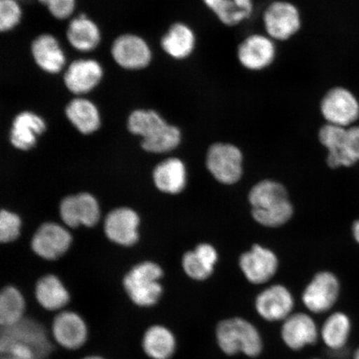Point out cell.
<instances>
[{
    "mask_svg": "<svg viewBox=\"0 0 359 359\" xmlns=\"http://www.w3.org/2000/svg\"><path fill=\"white\" fill-rule=\"evenodd\" d=\"M217 347L226 356L242 354L257 358L264 351L262 332L252 322L242 317H231L219 321L215 329Z\"/></svg>",
    "mask_w": 359,
    "mask_h": 359,
    "instance_id": "cell-1",
    "label": "cell"
},
{
    "mask_svg": "<svg viewBox=\"0 0 359 359\" xmlns=\"http://www.w3.org/2000/svg\"><path fill=\"white\" fill-rule=\"evenodd\" d=\"M130 133L142 137V147L147 151L164 154L181 142V132L170 125L154 110H135L128 121Z\"/></svg>",
    "mask_w": 359,
    "mask_h": 359,
    "instance_id": "cell-2",
    "label": "cell"
},
{
    "mask_svg": "<svg viewBox=\"0 0 359 359\" xmlns=\"http://www.w3.org/2000/svg\"><path fill=\"white\" fill-rule=\"evenodd\" d=\"M249 201L254 219L264 226H279L293 212L284 186L271 180L257 184L250 192Z\"/></svg>",
    "mask_w": 359,
    "mask_h": 359,
    "instance_id": "cell-3",
    "label": "cell"
},
{
    "mask_svg": "<svg viewBox=\"0 0 359 359\" xmlns=\"http://www.w3.org/2000/svg\"><path fill=\"white\" fill-rule=\"evenodd\" d=\"M163 269L154 262H146L133 267L123 280L128 298L138 307L148 308L158 303L163 294L159 280Z\"/></svg>",
    "mask_w": 359,
    "mask_h": 359,
    "instance_id": "cell-4",
    "label": "cell"
},
{
    "mask_svg": "<svg viewBox=\"0 0 359 359\" xmlns=\"http://www.w3.org/2000/svg\"><path fill=\"white\" fill-rule=\"evenodd\" d=\"M318 136L329 151L327 163L331 168L350 167L359 161V127L346 129L327 124Z\"/></svg>",
    "mask_w": 359,
    "mask_h": 359,
    "instance_id": "cell-5",
    "label": "cell"
},
{
    "mask_svg": "<svg viewBox=\"0 0 359 359\" xmlns=\"http://www.w3.org/2000/svg\"><path fill=\"white\" fill-rule=\"evenodd\" d=\"M49 334L40 323L25 317L15 325L1 327L0 343L25 344L34 350L38 359H47L53 351Z\"/></svg>",
    "mask_w": 359,
    "mask_h": 359,
    "instance_id": "cell-6",
    "label": "cell"
},
{
    "mask_svg": "<svg viewBox=\"0 0 359 359\" xmlns=\"http://www.w3.org/2000/svg\"><path fill=\"white\" fill-rule=\"evenodd\" d=\"M49 333L57 346L67 351L82 348L89 339L87 322L79 313L70 311H62L56 314Z\"/></svg>",
    "mask_w": 359,
    "mask_h": 359,
    "instance_id": "cell-7",
    "label": "cell"
},
{
    "mask_svg": "<svg viewBox=\"0 0 359 359\" xmlns=\"http://www.w3.org/2000/svg\"><path fill=\"white\" fill-rule=\"evenodd\" d=\"M243 156L239 148L227 143H215L206 156L209 172L219 182L232 185L242 176Z\"/></svg>",
    "mask_w": 359,
    "mask_h": 359,
    "instance_id": "cell-8",
    "label": "cell"
},
{
    "mask_svg": "<svg viewBox=\"0 0 359 359\" xmlns=\"http://www.w3.org/2000/svg\"><path fill=\"white\" fill-rule=\"evenodd\" d=\"M280 339L291 351L313 346L320 339V326L311 313L296 312L281 323Z\"/></svg>",
    "mask_w": 359,
    "mask_h": 359,
    "instance_id": "cell-9",
    "label": "cell"
},
{
    "mask_svg": "<svg viewBox=\"0 0 359 359\" xmlns=\"http://www.w3.org/2000/svg\"><path fill=\"white\" fill-rule=\"evenodd\" d=\"M340 286L333 273H317L304 289L302 302L307 311L313 314L329 312L339 299Z\"/></svg>",
    "mask_w": 359,
    "mask_h": 359,
    "instance_id": "cell-10",
    "label": "cell"
},
{
    "mask_svg": "<svg viewBox=\"0 0 359 359\" xmlns=\"http://www.w3.org/2000/svg\"><path fill=\"white\" fill-rule=\"evenodd\" d=\"M294 299L285 286L275 285L260 292L255 298V309L263 320L282 323L294 313Z\"/></svg>",
    "mask_w": 359,
    "mask_h": 359,
    "instance_id": "cell-11",
    "label": "cell"
},
{
    "mask_svg": "<svg viewBox=\"0 0 359 359\" xmlns=\"http://www.w3.org/2000/svg\"><path fill=\"white\" fill-rule=\"evenodd\" d=\"M321 111L329 124L346 128L359 118V103L348 90L335 88L323 98Z\"/></svg>",
    "mask_w": 359,
    "mask_h": 359,
    "instance_id": "cell-12",
    "label": "cell"
},
{
    "mask_svg": "<svg viewBox=\"0 0 359 359\" xmlns=\"http://www.w3.org/2000/svg\"><path fill=\"white\" fill-rule=\"evenodd\" d=\"M111 55L116 64L128 70L144 69L151 60L149 46L134 34H123L116 39L111 46Z\"/></svg>",
    "mask_w": 359,
    "mask_h": 359,
    "instance_id": "cell-13",
    "label": "cell"
},
{
    "mask_svg": "<svg viewBox=\"0 0 359 359\" xmlns=\"http://www.w3.org/2000/svg\"><path fill=\"white\" fill-rule=\"evenodd\" d=\"M60 215L62 222L69 227L93 226L100 217L97 201L88 193L66 197L61 202Z\"/></svg>",
    "mask_w": 359,
    "mask_h": 359,
    "instance_id": "cell-14",
    "label": "cell"
},
{
    "mask_svg": "<svg viewBox=\"0 0 359 359\" xmlns=\"http://www.w3.org/2000/svg\"><path fill=\"white\" fill-rule=\"evenodd\" d=\"M240 266L247 280L254 285H262L275 276L278 259L271 250L255 245L241 255Z\"/></svg>",
    "mask_w": 359,
    "mask_h": 359,
    "instance_id": "cell-15",
    "label": "cell"
},
{
    "mask_svg": "<svg viewBox=\"0 0 359 359\" xmlns=\"http://www.w3.org/2000/svg\"><path fill=\"white\" fill-rule=\"evenodd\" d=\"M72 236L65 228L56 223H45L33 237L32 249L45 259H56L69 250Z\"/></svg>",
    "mask_w": 359,
    "mask_h": 359,
    "instance_id": "cell-16",
    "label": "cell"
},
{
    "mask_svg": "<svg viewBox=\"0 0 359 359\" xmlns=\"http://www.w3.org/2000/svg\"><path fill=\"white\" fill-rule=\"evenodd\" d=\"M269 36L279 40L291 37L299 29V13L293 4L276 2L269 6L264 15Z\"/></svg>",
    "mask_w": 359,
    "mask_h": 359,
    "instance_id": "cell-17",
    "label": "cell"
},
{
    "mask_svg": "<svg viewBox=\"0 0 359 359\" xmlns=\"http://www.w3.org/2000/svg\"><path fill=\"white\" fill-rule=\"evenodd\" d=\"M139 222L138 215L132 209L123 208L112 210L105 219L106 236L116 244L133 245L138 240Z\"/></svg>",
    "mask_w": 359,
    "mask_h": 359,
    "instance_id": "cell-18",
    "label": "cell"
},
{
    "mask_svg": "<svg viewBox=\"0 0 359 359\" xmlns=\"http://www.w3.org/2000/svg\"><path fill=\"white\" fill-rule=\"evenodd\" d=\"M103 75L100 62L93 60H79L67 67L64 81L65 86L76 95L91 92L101 82Z\"/></svg>",
    "mask_w": 359,
    "mask_h": 359,
    "instance_id": "cell-19",
    "label": "cell"
},
{
    "mask_svg": "<svg viewBox=\"0 0 359 359\" xmlns=\"http://www.w3.org/2000/svg\"><path fill=\"white\" fill-rule=\"evenodd\" d=\"M141 347L149 359H172L177 351V338L169 327L152 325L143 333Z\"/></svg>",
    "mask_w": 359,
    "mask_h": 359,
    "instance_id": "cell-20",
    "label": "cell"
},
{
    "mask_svg": "<svg viewBox=\"0 0 359 359\" xmlns=\"http://www.w3.org/2000/svg\"><path fill=\"white\" fill-rule=\"evenodd\" d=\"M46 130V123L41 116L34 112H20L13 121L11 131L12 145L21 151L34 147L37 138Z\"/></svg>",
    "mask_w": 359,
    "mask_h": 359,
    "instance_id": "cell-21",
    "label": "cell"
},
{
    "mask_svg": "<svg viewBox=\"0 0 359 359\" xmlns=\"http://www.w3.org/2000/svg\"><path fill=\"white\" fill-rule=\"evenodd\" d=\"M275 45L264 36L252 35L241 44L238 56L242 65L259 70L271 64L275 57Z\"/></svg>",
    "mask_w": 359,
    "mask_h": 359,
    "instance_id": "cell-22",
    "label": "cell"
},
{
    "mask_svg": "<svg viewBox=\"0 0 359 359\" xmlns=\"http://www.w3.org/2000/svg\"><path fill=\"white\" fill-rule=\"evenodd\" d=\"M352 321L344 312L330 314L320 326V339L332 352L342 351L352 334Z\"/></svg>",
    "mask_w": 359,
    "mask_h": 359,
    "instance_id": "cell-23",
    "label": "cell"
},
{
    "mask_svg": "<svg viewBox=\"0 0 359 359\" xmlns=\"http://www.w3.org/2000/svg\"><path fill=\"white\" fill-rule=\"evenodd\" d=\"M34 60L40 69L55 74L64 69L66 57L57 40L51 34H42L36 38L31 46Z\"/></svg>",
    "mask_w": 359,
    "mask_h": 359,
    "instance_id": "cell-24",
    "label": "cell"
},
{
    "mask_svg": "<svg viewBox=\"0 0 359 359\" xmlns=\"http://www.w3.org/2000/svg\"><path fill=\"white\" fill-rule=\"evenodd\" d=\"M35 298L40 306L50 312L61 311L70 302V294L57 277L43 276L35 286Z\"/></svg>",
    "mask_w": 359,
    "mask_h": 359,
    "instance_id": "cell-25",
    "label": "cell"
},
{
    "mask_svg": "<svg viewBox=\"0 0 359 359\" xmlns=\"http://www.w3.org/2000/svg\"><path fill=\"white\" fill-rule=\"evenodd\" d=\"M218 255L212 245L201 244L194 251H188L182 258L187 275L195 280H205L212 275Z\"/></svg>",
    "mask_w": 359,
    "mask_h": 359,
    "instance_id": "cell-26",
    "label": "cell"
},
{
    "mask_svg": "<svg viewBox=\"0 0 359 359\" xmlns=\"http://www.w3.org/2000/svg\"><path fill=\"white\" fill-rule=\"evenodd\" d=\"M155 185L161 191L178 194L187 185L185 165L178 158H170L156 165L154 172Z\"/></svg>",
    "mask_w": 359,
    "mask_h": 359,
    "instance_id": "cell-27",
    "label": "cell"
},
{
    "mask_svg": "<svg viewBox=\"0 0 359 359\" xmlns=\"http://www.w3.org/2000/svg\"><path fill=\"white\" fill-rule=\"evenodd\" d=\"M67 118L83 134L95 133L100 128V111L93 102L85 98H75L67 105Z\"/></svg>",
    "mask_w": 359,
    "mask_h": 359,
    "instance_id": "cell-28",
    "label": "cell"
},
{
    "mask_svg": "<svg viewBox=\"0 0 359 359\" xmlns=\"http://www.w3.org/2000/svg\"><path fill=\"white\" fill-rule=\"evenodd\" d=\"M67 38L72 46L77 50L89 52L100 44L101 34L95 22L82 15L70 22L67 30Z\"/></svg>",
    "mask_w": 359,
    "mask_h": 359,
    "instance_id": "cell-29",
    "label": "cell"
},
{
    "mask_svg": "<svg viewBox=\"0 0 359 359\" xmlns=\"http://www.w3.org/2000/svg\"><path fill=\"white\" fill-rule=\"evenodd\" d=\"M161 46L170 57L183 60L189 56L194 48V34L185 25H174L161 39Z\"/></svg>",
    "mask_w": 359,
    "mask_h": 359,
    "instance_id": "cell-30",
    "label": "cell"
},
{
    "mask_svg": "<svg viewBox=\"0 0 359 359\" xmlns=\"http://www.w3.org/2000/svg\"><path fill=\"white\" fill-rule=\"evenodd\" d=\"M26 302L21 292L13 286H7L0 294V325H15L25 318Z\"/></svg>",
    "mask_w": 359,
    "mask_h": 359,
    "instance_id": "cell-31",
    "label": "cell"
},
{
    "mask_svg": "<svg viewBox=\"0 0 359 359\" xmlns=\"http://www.w3.org/2000/svg\"><path fill=\"white\" fill-rule=\"evenodd\" d=\"M224 24L236 25L248 19L253 11L251 0H204Z\"/></svg>",
    "mask_w": 359,
    "mask_h": 359,
    "instance_id": "cell-32",
    "label": "cell"
},
{
    "mask_svg": "<svg viewBox=\"0 0 359 359\" xmlns=\"http://www.w3.org/2000/svg\"><path fill=\"white\" fill-rule=\"evenodd\" d=\"M22 11L17 0H0V29L7 32L20 24Z\"/></svg>",
    "mask_w": 359,
    "mask_h": 359,
    "instance_id": "cell-33",
    "label": "cell"
},
{
    "mask_svg": "<svg viewBox=\"0 0 359 359\" xmlns=\"http://www.w3.org/2000/svg\"><path fill=\"white\" fill-rule=\"evenodd\" d=\"M21 219L19 215L3 210L0 213V241L8 243L20 236Z\"/></svg>",
    "mask_w": 359,
    "mask_h": 359,
    "instance_id": "cell-34",
    "label": "cell"
},
{
    "mask_svg": "<svg viewBox=\"0 0 359 359\" xmlns=\"http://www.w3.org/2000/svg\"><path fill=\"white\" fill-rule=\"evenodd\" d=\"M0 359H38L32 348L20 342L0 343Z\"/></svg>",
    "mask_w": 359,
    "mask_h": 359,
    "instance_id": "cell-35",
    "label": "cell"
},
{
    "mask_svg": "<svg viewBox=\"0 0 359 359\" xmlns=\"http://www.w3.org/2000/svg\"><path fill=\"white\" fill-rule=\"evenodd\" d=\"M57 20H65L74 11L75 0H39Z\"/></svg>",
    "mask_w": 359,
    "mask_h": 359,
    "instance_id": "cell-36",
    "label": "cell"
},
{
    "mask_svg": "<svg viewBox=\"0 0 359 359\" xmlns=\"http://www.w3.org/2000/svg\"><path fill=\"white\" fill-rule=\"evenodd\" d=\"M353 231L354 238H355V240L359 243V221L354 223L353 227Z\"/></svg>",
    "mask_w": 359,
    "mask_h": 359,
    "instance_id": "cell-37",
    "label": "cell"
},
{
    "mask_svg": "<svg viewBox=\"0 0 359 359\" xmlns=\"http://www.w3.org/2000/svg\"><path fill=\"white\" fill-rule=\"evenodd\" d=\"M80 359H107L106 358L100 355V354H90V355L84 356Z\"/></svg>",
    "mask_w": 359,
    "mask_h": 359,
    "instance_id": "cell-38",
    "label": "cell"
},
{
    "mask_svg": "<svg viewBox=\"0 0 359 359\" xmlns=\"http://www.w3.org/2000/svg\"><path fill=\"white\" fill-rule=\"evenodd\" d=\"M353 359H359V347L355 349L353 354Z\"/></svg>",
    "mask_w": 359,
    "mask_h": 359,
    "instance_id": "cell-39",
    "label": "cell"
},
{
    "mask_svg": "<svg viewBox=\"0 0 359 359\" xmlns=\"http://www.w3.org/2000/svg\"><path fill=\"white\" fill-rule=\"evenodd\" d=\"M312 359H323V358H312Z\"/></svg>",
    "mask_w": 359,
    "mask_h": 359,
    "instance_id": "cell-40",
    "label": "cell"
}]
</instances>
